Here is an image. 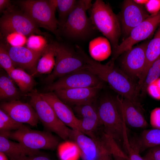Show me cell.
Segmentation results:
<instances>
[{"instance_id":"cell-1","label":"cell","mask_w":160,"mask_h":160,"mask_svg":"<svg viewBox=\"0 0 160 160\" xmlns=\"http://www.w3.org/2000/svg\"><path fill=\"white\" fill-rule=\"evenodd\" d=\"M83 51L87 63V69L103 81L107 82L119 95L140 105L137 100L139 94L137 84L121 69L115 66L114 61L111 60L106 64H103L94 60Z\"/></svg>"},{"instance_id":"cell-2","label":"cell","mask_w":160,"mask_h":160,"mask_svg":"<svg viewBox=\"0 0 160 160\" xmlns=\"http://www.w3.org/2000/svg\"><path fill=\"white\" fill-rule=\"evenodd\" d=\"M97 109L104 132L117 143L123 141L126 148H128L126 124L115 98L107 95L102 97Z\"/></svg>"},{"instance_id":"cell-3","label":"cell","mask_w":160,"mask_h":160,"mask_svg":"<svg viewBox=\"0 0 160 160\" xmlns=\"http://www.w3.org/2000/svg\"><path fill=\"white\" fill-rule=\"evenodd\" d=\"M90 11L89 17L93 25L109 40L113 52L119 44L121 33L118 15L109 4L101 0H96Z\"/></svg>"},{"instance_id":"cell-4","label":"cell","mask_w":160,"mask_h":160,"mask_svg":"<svg viewBox=\"0 0 160 160\" xmlns=\"http://www.w3.org/2000/svg\"><path fill=\"white\" fill-rule=\"evenodd\" d=\"M76 52L70 48L56 43L55 63L52 72L45 79L50 84L56 80L71 73L87 69V63L79 48Z\"/></svg>"},{"instance_id":"cell-5","label":"cell","mask_w":160,"mask_h":160,"mask_svg":"<svg viewBox=\"0 0 160 160\" xmlns=\"http://www.w3.org/2000/svg\"><path fill=\"white\" fill-rule=\"evenodd\" d=\"M92 5L91 0H77L75 7L62 27L66 36L73 39H82L94 33L96 29L87 13Z\"/></svg>"},{"instance_id":"cell-6","label":"cell","mask_w":160,"mask_h":160,"mask_svg":"<svg viewBox=\"0 0 160 160\" xmlns=\"http://www.w3.org/2000/svg\"><path fill=\"white\" fill-rule=\"evenodd\" d=\"M28 94L30 97L29 103L47 131L55 133L64 140H70L72 129L59 119L52 107L39 93L35 90Z\"/></svg>"},{"instance_id":"cell-7","label":"cell","mask_w":160,"mask_h":160,"mask_svg":"<svg viewBox=\"0 0 160 160\" xmlns=\"http://www.w3.org/2000/svg\"><path fill=\"white\" fill-rule=\"evenodd\" d=\"M18 3L23 12L38 27L57 34L60 24L55 16L56 8L52 0H20Z\"/></svg>"},{"instance_id":"cell-8","label":"cell","mask_w":160,"mask_h":160,"mask_svg":"<svg viewBox=\"0 0 160 160\" xmlns=\"http://www.w3.org/2000/svg\"><path fill=\"white\" fill-rule=\"evenodd\" d=\"M8 137L34 150H54L59 145V140L51 132L32 129L24 125L9 132Z\"/></svg>"},{"instance_id":"cell-9","label":"cell","mask_w":160,"mask_h":160,"mask_svg":"<svg viewBox=\"0 0 160 160\" xmlns=\"http://www.w3.org/2000/svg\"><path fill=\"white\" fill-rule=\"evenodd\" d=\"M160 24V10L151 14L131 32L129 36L119 44L112 52L111 60L115 61L125 51L130 49L140 41L150 37Z\"/></svg>"},{"instance_id":"cell-10","label":"cell","mask_w":160,"mask_h":160,"mask_svg":"<svg viewBox=\"0 0 160 160\" xmlns=\"http://www.w3.org/2000/svg\"><path fill=\"white\" fill-rule=\"evenodd\" d=\"M0 27L3 34L17 33L25 36L33 34L47 36L38 28L34 21L24 12L9 11L1 17Z\"/></svg>"},{"instance_id":"cell-11","label":"cell","mask_w":160,"mask_h":160,"mask_svg":"<svg viewBox=\"0 0 160 160\" xmlns=\"http://www.w3.org/2000/svg\"><path fill=\"white\" fill-rule=\"evenodd\" d=\"M103 81L87 69L65 75L48 84L46 89L51 92L78 88L91 87L103 84Z\"/></svg>"},{"instance_id":"cell-12","label":"cell","mask_w":160,"mask_h":160,"mask_svg":"<svg viewBox=\"0 0 160 160\" xmlns=\"http://www.w3.org/2000/svg\"><path fill=\"white\" fill-rule=\"evenodd\" d=\"M149 41L133 46L122 54L120 69L133 80L137 79L139 80L143 72L146 63V49Z\"/></svg>"},{"instance_id":"cell-13","label":"cell","mask_w":160,"mask_h":160,"mask_svg":"<svg viewBox=\"0 0 160 160\" xmlns=\"http://www.w3.org/2000/svg\"><path fill=\"white\" fill-rule=\"evenodd\" d=\"M149 15L148 11L141 4L134 0L124 1L118 16L121 32L125 36V39L129 36L134 28Z\"/></svg>"},{"instance_id":"cell-14","label":"cell","mask_w":160,"mask_h":160,"mask_svg":"<svg viewBox=\"0 0 160 160\" xmlns=\"http://www.w3.org/2000/svg\"><path fill=\"white\" fill-rule=\"evenodd\" d=\"M75 112L81 118L80 131L96 141L104 131L97 106L93 103L79 105L76 107Z\"/></svg>"},{"instance_id":"cell-15","label":"cell","mask_w":160,"mask_h":160,"mask_svg":"<svg viewBox=\"0 0 160 160\" xmlns=\"http://www.w3.org/2000/svg\"><path fill=\"white\" fill-rule=\"evenodd\" d=\"M103 84L84 88L58 90L54 93L66 104L74 106L94 103Z\"/></svg>"},{"instance_id":"cell-16","label":"cell","mask_w":160,"mask_h":160,"mask_svg":"<svg viewBox=\"0 0 160 160\" xmlns=\"http://www.w3.org/2000/svg\"><path fill=\"white\" fill-rule=\"evenodd\" d=\"M0 108L16 121L36 126L39 119L32 106L29 103L17 100H11L1 104Z\"/></svg>"},{"instance_id":"cell-17","label":"cell","mask_w":160,"mask_h":160,"mask_svg":"<svg viewBox=\"0 0 160 160\" xmlns=\"http://www.w3.org/2000/svg\"><path fill=\"white\" fill-rule=\"evenodd\" d=\"M15 66L29 71L34 75L38 62L43 52H37L24 46L4 45Z\"/></svg>"},{"instance_id":"cell-18","label":"cell","mask_w":160,"mask_h":160,"mask_svg":"<svg viewBox=\"0 0 160 160\" xmlns=\"http://www.w3.org/2000/svg\"><path fill=\"white\" fill-rule=\"evenodd\" d=\"M41 96L51 105L59 119L71 129L80 130V119L75 115L71 108L54 93H39Z\"/></svg>"},{"instance_id":"cell-19","label":"cell","mask_w":160,"mask_h":160,"mask_svg":"<svg viewBox=\"0 0 160 160\" xmlns=\"http://www.w3.org/2000/svg\"><path fill=\"white\" fill-rule=\"evenodd\" d=\"M115 99L126 124L136 128H145L148 126V123L143 114L141 105L119 95Z\"/></svg>"},{"instance_id":"cell-20","label":"cell","mask_w":160,"mask_h":160,"mask_svg":"<svg viewBox=\"0 0 160 160\" xmlns=\"http://www.w3.org/2000/svg\"><path fill=\"white\" fill-rule=\"evenodd\" d=\"M70 140L77 146L82 160H97L100 150L99 143L80 131L72 129Z\"/></svg>"},{"instance_id":"cell-21","label":"cell","mask_w":160,"mask_h":160,"mask_svg":"<svg viewBox=\"0 0 160 160\" xmlns=\"http://www.w3.org/2000/svg\"><path fill=\"white\" fill-rule=\"evenodd\" d=\"M9 139L0 135V152L4 153L10 160H20L27 156L43 155L40 150L31 149Z\"/></svg>"},{"instance_id":"cell-22","label":"cell","mask_w":160,"mask_h":160,"mask_svg":"<svg viewBox=\"0 0 160 160\" xmlns=\"http://www.w3.org/2000/svg\"><path fill=\"white\" fill-rule=\"evenodd\" d=\"M130 146L139 153L148 148L160 145V129L144 130L137 138L129 143Z\"/></svg>"},{"instance_id":"cell-23","label":"cell","mask_w":160,"mask_h":160,"mask_svg":"<svg viewBox=\"0 0 160 160\" xmlns=\"http://www.w3.org/2000/svg\"><path fill=\"white\" fill-rule=\"evenodd\" d=\"M146 63L143 72L137 85L140 88L143 84L147 72L153 63L160 55V26L153 38L149 41L146 51Z\"/></svg>"},{"instance_id":"cell-24","label":"cell","mask_w":160,"mask_h":160,"mask_svg":"<svg viewBox=\"0 0 160 160\" xmlns=\"http://www.w3.org/2000/svg\"><path fill=\"white\" fill-rule=\"evenodd\" d=\"M56 46V43L49 44L38 62L34 75L52 72L55 65Z\"/></svg>"},{"instance_id":"cell-25","label":"cell","mask_w":160,"mask_h":160,"mask_svg":"<svg viewBox=\"0 0 160 160\" xmlns=\"http://www.w3.org/2000/svg\"><path fill=\"white\" fill-rule=\"evenodd\" d=\"M8 75L17 85L21 91L28 93L32 91L35 84L32 76L24 70L20 68H15Z\"/></svg>"},{"instance_id":"cell-26","label":"cell","mask_w":160,"mask_h":160,"mask_svg":"<svg viewBox=\"0 0 160 160\" xmlns=\"http://www.w3.org/2000/svg\"><path fill=\"white\" fill-rule=\"evenodd\" d=\"M13 80L8 76L1 75L0 77V98L2 100H17L20 95Z\"/></svg>"},{"instance_id":"cell-27","label":"cell","mask_w":160,"mask_h":160,"mask_svg":"<svg viewBox=\"0 0 160 160\" xmlns=\"http://www.w3.org/2000/svg\"><path fill=\"white\" fill-rule=\"evenodd\" d=\"M57 10L60 25L62 27L68 17L75 7L77 0H52Z\"/></svg>"},{"instance_id":"cell-28","label":"cell","mask_w":160,"mask_h":160,"mask_svg":"<svg viewBox=\"0 0 160 160\" xmlns=\"http://www.w3.org/2000/svg\"><path fill=\"white\" fill-rule=\"evenodd\" d=\"M103 43L102 39L98 38L92 41L90 44L89 52L91 58L94 60L98 62L102 61L109 55V49Z\"/></svg>"},{"instance_id":"cell-29","label":"cell","mask_w":160,"mask_h":160,"mask_svg":"<svg viewBox=\"0 0 160 160\" xmlns=\"http://www.w3.org/2000/svg\"><path fill=\"white\" fill-rule=\"evenodd\" d=\"M58 153L61 160H75L79 155L78 147L72 141H65L59 145Z\"/></svg>"},{"instance_id":"cell-30","label":"cell","mask_w":160,"mask_h":160,"mask_svg":"<svg viewBox=\"0 0 160 160\" xmlns=\"http://www.w3.org/2000/svg\"><path fill=\"white\" fill-rule=\"evenodd\" d=\"M160 77V55L153 63L149 69L144 81L141 86L139 94L144 95L146 92L148 85Z\"/></svg>"},{"instance_id":"cell-31","label":"cell","mask_w":160,"mask_h":160,"mask_svg":"<svg viewBox=\"0 0 160 160\" xmlns=\"http://www.w3.org/2000/svg\"><path fill=\"white\" fill-rule=\"evenodd\" d=\"M23 124L12 118L4 111L0 109V132H10L19 129Z\"/></svg>"},{"instance_id":"cell-32","label":"cell","mask_w":160,"mask_h":160,"mask_svg":"<svg viewBox=\"0 0 160 160\" xmlns=\"http://www.w3.org/2000/svg\"><path fill=\"white\" fill-rule=\"evenodd\" d=\"M26 44V47L31 50L43 52L49 44L42 35L33 34L27 39Z\"/></svg>"},{"instance_id":"cell-33","label":"cell","mask_w":160,"mask_h":160,"mask_svg":"<svg viewBox=\"0 0 160 160\" xmlns=\"http://www.w3.org/2000/svg\"><path fill=\"white\" fill-rule=\"evenodd\" d=\"M0 65L7 74L15 68L7 50L2 43L0 46Z\"/></svg>"},{"instance_id":"cell-34","label":"cell","mask_w":160,"mask_h":160,"mask_svg":"<svg viewBox=\"0 0 160 160\" xmlns=\"http://www.w3.org/2000/svg\"><path fill=\"white\" fill-rule=\"evenodd\" d=\"M6 39L10 46L13 47L24 46L26 44L27 39L26 36L17 33H10L4 34Z\"/></svg>"},{"instance_id":"cell-35","label":"cell","mask_w":160,"mask_h":160,"mask_svg":"<svg viewBox=\"0 0 160 160\" xmlns=\"http://www.w3.org/2000/svg\"><path fill=\"white\" fill-rule=\"evenodd\" d=\"M146 91L153 98L160 100V77L154 80L148 85Z\"/></svg>"},{"instance_id":"cell-36","label":"cell","mask_w":160,"mask_h":160,"mask_svg":"<svg viewBox=\"0 0 160 160\" xmlns=\"http://www.w3.org/2000/svg\"><path fill=\"white\" fill-rule=\"evenodd\" d=\"M150 124L153 128L160 129V108H156L151 111Z\"/></svg>"},{"instance_id":"cell-37","label":"cell","mask_w":160,"mask_h":160,"mask_svg":"<svg viewBox=\"0 0 160 160\" xmlns=\"http://www.w3.org/2000/svg\"><path fill=\"white\" fill-rule=\"evenodd\" d=\"M112 156L107 144L104 143L101 144L97 160H113Z\"/></svg>"},{"instance_id":"cell-38","label":"cell","mask_w":160,"mask_h":160,"mask_svg":"<svg viewBox=\"0 0 160 160\" xmlns=\"http://www.w3.org/2000/svg\"><path fill=\"white\" fill-rule=\"evenodd\" d=\"M144 158L149 160H160V145L150 148Z\"/></svg>"},{"instance_id":"cell-39","label":"cell","mask_w":160,"mask_h":160,"mask_svg":"<svg viewBox=\"0 0 160 160\" xmlns=\"http://www.w3.org/2000/svg\"><path fill=\"white\" fill-rule=\"evenodd\" d=\"M150 12L152 14L157 13L160 10V0H151L148 1Z\"/></svg>"},{"instance_id":"cell-40","label":"cell","mask_w":160,"mask_h":160,"mask_svg":"<svg viewBox=\"0 0 160 160\" xmlns=\"http://www.w3.org/2000/svg\"><path fill=\"white\" fill-rule=\"evenodd\" d=\"M127 149L129 160H149L141 157L139 153L135 152L130 146Z\"/></svg>"},{"instance_id":"cell-41","label":"cell","mask_w":160,"mask_h":160,"mask_svg":"<svg viewBox=\"0 0 160 160\" xmlns=\"http://www.w3.org/2000/svg\"><path fill=\"white\" fill-rule=\"evenodd\" d=\"M20 160H52L43 155L27 156Z\"/></svg>"},{"instance_id":"cell-42","label":"cell","mask_w":160,"mask_h":160,"mask_svg":"<svg viewBox=\"0 0 160 160\" xmlns=\"http://www.w3.org/2000/svg\"><path fill=\"white\" fill-rule=\"evenodd\" d=\"M11 1L9 0H0V12H3L4 10L9 8L11 5Z\"/></svg>"},{"instance_id":"cell-43","label":"cell","mask_w":160,"mask_h":160,"mask_svg":"<svg viewBox=\"0 0 160 160\" xmlns=\"http://www.w3.org/2000/svg\"><path fill=\"white\" fill-rule=\"evenodd\" d=\"M112 156L114 158L113 160H128L129 159L118 155H113Z\"/></svg>"},{"instance_id":"cell-44","label":"cell","mask_w":160,"mask_h":160,"mask_svg":"<svg viewBox=\"0 0 160 160\" xmlns=\"http://www.w3.org/2000/svg\"><path fill=\"white\" fill-rule=\"evenodd\" d=\"M0 160H9L7 156L3 153L0 152Z\"/></svg>"},{"instance_id":"cell-45","label":"cell","mask_w":160,"mask_h":160,"mask_svg":"<svg viewBox=\"0 0 160 160\" xmlns=\"http://www.w3.org/2000/svg\"><path fill=\"white\" fill-rule=\"evenodd\" d=\"M128 160H129V159H128Z\"/></svg>"}]
</instances>
